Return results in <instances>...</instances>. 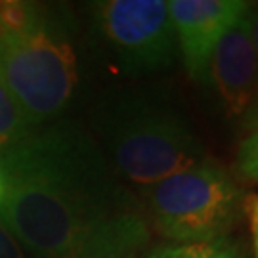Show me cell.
I'll use <instances>...</instances> for the list:
<instances>
[{"instance_id": "8", "label": "cell", "mask_w": 258, "mask_h": 258, "mask_svg": "<svg viewBox=\"0 0 258 258\" xmlns=\"http://www.w3.org/2000/svg\"><path fill=\"white\" fill-rule=\"evenodd\" d=\"M146 258H247V254L241 243L228 235L205 243L161 245L155 247Z\"/></svg>"}, {"instance_id": "13", "label": "cell", "mask_w": 258, "mask_h": 258, "mask_svg": "<svg viewBox=\"0 0 258 258\" xmlns=\"http://www.w3.org/2000/svg\"><path fill=\"white\" fill-rule=\"evenodd\" d=\"M241 119H243V128L247 130L249 134L258 132V94H256V98L252 100V103L249 105V109L245 111V115H243Z\"/></svg>"}, {"instance_id": "3", "label": "cell", "mask_w": 258, "mask_h": 258, "mask_svg": "<svg viewBox=\"0 0 258 258\" xmlns=\"http://www.w3.org/2000/svg\"><path fill=\"white\" fill-rule=\"evenodd\" d=\"M94 130L119 178L148 191L209 157L194 126L172 103L142 92H122L100 102Z\"/></svg>"}, {"instance_id": "10", "label": "cell", "mask_w": 258, "mask_h": 258, "mask_svg": "<svg viewBox=\"0 0 258 258\" xmlns=\"http://www.w3.org/2000/svg\"><path fill=\"white\" fill-rule=\"evenodd\" d=\"M237 172L241 178L258 184V132L247 134L237 149Z\"/></svg>"}, {"instance_id": "9", "label": "cell", "mask_w": 258, "mask_h": 258, "mask_svg": "<svg viewBox=\"0 0 258 258\" xmlns=\"http://www.w3.org/2000/svg\"><path fill=\"white\" fill-rule=\"evenodd\" d=\"M35 128L29 126L18 105L0 84V151L18 144L19 140H23Z\"/></svg>"}, {"instance_id": "5", "label": "cell", "mask_w": 258, "mask_h": 258, "mask_svg": "<svg viewBox=\"0 0 258 258\" xmlns=\"http://www.w3.org/2000/svg\"><path fill=\"white\" fill-rule=\"evenodd\" d=\"M98 40L122 73H157L174 63L178 42L165 0H103L92 4Z\"/></svg>"}, {"instance_id": "6", "label": "cell", "mask_w": 258, "mask_h": 258, "mask_svg": "<svg viewBox=\"0 0 258 258\" xmlns=\"http://www.w3.org/2000/svg\"><path fill=\"white\" fill-rule=\"evenodd\" d=\"M166 6L185 71L195 83L207 86L214 48L250 4L245 0H170Z\"/></svg>"}, {"instance_id": "2", "label": "cell", "mask_w": 258, "mask_h": 258, "mask_svg": "<svg viewBox=\"0 0 258 258\" xmlns=\"http://www.w3.org/2000/svg\"><path fill=\"white\" fill-rule=\"evenodd\" d=\"M0 84L31 128L59 120L81 88V46L63 4L0 2Z\"/></svg>"}, {"instance_id": "1", "label": "cell", "mask_w": 258, "mask_h": 258, "mask_svg": "<svg viewBox=\"0 0 258 258\" xmlns=\"http://www.w3.org/2000/svg\"><path fill=\"white\" fill-rule=\"evenodd\" d=\"M0 222L33 258H134L146 216L77 120L38 126L0 151Z\"/></svg>"}, {"instance_id": "7", "label": "cell", "mask_w": 258, "mask_h": 258, "mask_svg": "<svg viewBox=\"0 0 258 258\" xmlns=\"http://www.w3.org/2000/svg\"><path fill=\"white\" fill-rule=\"evenodd\" d=\"M247 14L249 10L226 31L209 63L207 84L228 117H243L258 94V57Z\"/></svg>"}, {"instance_id": "12", "label": "cell", "mask_w": 258, "mask_h": 258, "mask_svg": "<svg viewBox=\"0 0 258 258\" xmlns=\"http://www.w3.org/2000/svg\"><path fill=\"white\" fill-rule=\"evenodd\" d=\"M245 216H247L250 226L254 258H258V195H249L247 197V201H245Z\"/></svg>"}, {"instance_id": "15", "label": "cell", "mask_w": 258, "mask_h": 258, "mask_svg": "<svg viewBox=\"0 0 258 258\" xmlns=\"http://www.w3.org/2000/svg\"><path fill=\"white\" fill-rule=\"evenodd\" d=\"M4 194H6V185H4V176H2V168H0V209H2V201H4Z\"/></svg>"}, {"instance_id": "4", "label": "cell", "mask_w": 258, "mask_h": 258, "mask_svg": "<svg viewBox=\"0 0 258 258\" xmlns=\"http://www.w3.org/2000/svg\"><path fill=\"white\" fill-rule=\"evenodd\" d=\"M148 212L170 245L228 237L245 216V201L235 178L214 161L182 170L149 187Z\"/></svg>"}, {"instance_id": "14", "label": "cell", "mask_w": 258, "mask_h": 258, "mask_svg": "<svg viewBox=\"0 0 258 258\" xmlns=\"http://www.w3.org/2000/svg\"><path fill=\"white\" fill-rule=\"evenodd\" d=\"M247 18H249L250 40H252V46H254V52H256L258 57V6H250Z\"/></svg>"}, {"instance_id": "11", "label": "cell", "mask_w": 258, "mask_h": 258, "mask_svg": "<svg viewBox=\"0 0 258 258\" xmlns=\"http://www.w3.org/2000/svg\"><path fill=\"white\" fill-rule=\"evenodd\" d=\"M0 258H27L25 250L21 249L14 235L6 230V226L0 222Z\"/></svg>"}]
</instances>
